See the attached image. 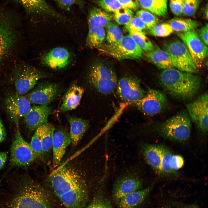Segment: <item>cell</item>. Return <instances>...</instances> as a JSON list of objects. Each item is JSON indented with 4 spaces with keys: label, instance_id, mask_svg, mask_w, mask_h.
<instances>
[{
    "label": "cell",
    "instance_id": "603a6c76",
    "mask_svg": "<svg viewBox=\"0 0 208 208\" xmlns=\"http://www.w3.org/2000/svg\"><path fill=\"white\" fill-rule=\"evenodd\" d=\"M84 93V90L75 83L73 84L65 94L60 108L63 112L75 109L77 107Z\"/></svg>",
    "mask_w": 208,
    "mask_h": 208
},
{
    "label": "cell",
    "instance_id": "7c38bea8",
    "mask_svg": "<svg viewBox=\"0 0 208 208\" xmlns=\"http://www.w3.org/2000/svg\"><path fill=\"white\" fill-rule=\"evenodd\" d=\"M176 34L186 45L196 67H201L208 55V47L200 39L197 32L193 29Z\"/></svg>",
    "mask_w": 208,
    "mask_h": 208
},
{
    "label": "cell",
    "instance_id": "b9f144b4",
    "mask_svg": "<svg viewBox=\"0 0 208 208\" xmlns=\"http://www.w3.org/2000/svg\"><path fill=\"white\" fill-rule=\"evenodd\" d=\"M125 25L126 29H131L143 33H144L143 30L146 29L144 23L137 16H134L129 22Z\"/></svg>",
    "mask_w": 208,
    "mask_h": 208
},
{
    "label": "cell",
    "instance_id": "ee69618b",
    "mask_svg": "<svg viewBox=\"0 0 208 208\" xmlns=\"http://www.w3.org/2000/svg\"><path fill=\"white\" fill-rule=\"evenodd\" d=\"M184 2L183 0H170V7L172 12L174 14L179 16L183 13Z\"/></svg>",
    "mask_w": 208,
    "mask_h": 208
},
{
    "label": "cell",
    "instance_id": "277c9868",
    "mask_svg": "<svg viewBox=\"0 0 208 208\" xmlns=\"http://www.w3.org/2000/svg\"><path fill=\"white\" fill-rule=\"evenodd\" d=\"M190 118L187 112L182 110L161 122L156 130L161 136L168 140L180 142L188 140L191 133Z\"/></svg>",
    "mask_w": 208,
    "mask_h": 208
},
{
    "label": "cell",
    "instance_id": "f907efd6",
    "mask_svg": "<svg viewBox=\"0 0 208 208\" xmlns=\"http://www.w3.org/2000/svg\"><path fill=\"white\" fill-rule=\"evenodd\" d=\"M183 208H198L196 206L193 205H189V206H185L183 207Z\"/></svg>",
    "mask_w": 208,
    "mask_h": 208
},
{
    "label": "cell",
    "instance_id": "83f0119b",
    "mask_svg": "<svg viewBox=\"0 0 208 208\" xmlns=\"http://www.w3.org/2000/svg\"><path fill=\"white\" fill-rule=\"evenodd\" d=\"M140 5L144 9L159 16L167 12V0H138Z\"/></svg>",
    "mask_w": 208,
    "mask_h": 208
},
{
    "label": "cell",
    "instance_id": "6da1fadb",
    "mask_svg": "<svg viewBox=\"0 0 208 208\" xmlns=\"http://www.w3.org/2000/svg\"><path fill=\"white\" fill-rule=\"evenodd\" d=\"M48 193L40 185L25 177L8 190L0 191V208H52Z\"/></svg>",
    "mask_w": 208,
    "mask_h": 208
},
{
    "label": "cell",
    "instance_id": "30bf717a",
    "mask_svg": "<svg viewBox=\"0 0 208 208\" xmlns=\"http://www.w3.org/2000/svg\"><path fill=\"white\" fill-rule=\"evenodd\" d=\"M44 76L42 73L34 67L27 65H21L15 69L12 77L16 92L22 95L25 94Z\"/></svg>",
    "mask_w": 208,
    "mask_h": 208
},
{
    "label": "cell",
    "instance_id": "4dcf8cb0",
    "mask_svg": "<svg viewBox=\"0 0 208 208\" xmlns=\"http://www.w3.org/2000/svg\"><path fill=\"white\" fill-rule=\"evenodd\" d=\"M126 30L129 32V35L135 43L143 51L147 52L153 49L154 45L144 33L131 29Z\"/></svg>",
    "mask_w": 208,
    "mask_h": 208
},
{
    "label": "cell",
    "instance_id": "8fae6325",
    "mask_svg": "<svg viewBox=\"0 0 208 208\" xmlns=\"http://www.w3.org/2000/svg\"><path fill=\"white\" fill-rule=\"evenodd\" d=\"M208 93L205 92L186 105L190 118L203 135H205L208 132Z\"/></svg>",
    "mask_w": 208,
    "mask_h": 208
},
{
    "label": "cell",
    "instance_id": "cb8c5ba5",
    "mask_svg": "<svg viewBox=\"0 0 208 208\" xmlns=\"http://www.w3.org/2000/svg\"><path fill=\"white\" fill-rule=\"evenodd\" d=\"M68 120L70 126L69 135L71 143L76 146L89 127L88 120L75 116H69Z\"/></svg>",
    "mask_w": 208,
    "mask_h": 208
},
{
    "label": "cell",
    "instance_id": "4316f807",
    "mask_svg": "<svg viewBox=\"0 0 208 208\" xmlns=\"http://www.w3.org/2000/svg\"><path fill=\"white\" fill-rule=\"evenodd\" d=\"M151 187L135 191L126 195L117 203L118 208H134L141 203L149 194Z\"/></svg>",
    "mask_w": 208,
    "mask_h": 208
},
{
    "label": "cell",
    "instance_id": "7a4b0ae2",
    "mask_svg": "<svg viewBox=\"0 0 208 208\" xmlns=\"http://www.w3.org/2000/svg\"><path fill=\"white\" fill-rule=\"evenodd\" d=\"M50 181L53 192L66 208H82L88 198L86 185L74 170L63 166L51 173Z\"/></svg>",
    "mask_w": 208,
    "mask_h": 208
},
{
    "label": "cell",
    "instance_id": "7dc6e473",
    "mask_svg": "<svg viewBox=\"0 0 208 208\" xmlns=\"http://www.w3.org/2000/svg\"><path fill=\"white\" fill-rule=\"evenodd\" d=\"M208 25L207 23L198 30L197 32L200 39L207 46L208 44Z\"/></svg>",
    "mask_w": 208,
    "mask_h": 208
},
{
    "label": "cell",
    "instance_id": "bcb514c9",
    "mask_svg": "<svg viewBox=\"0 0 208 208\" xmlns=\"http://www.w3.org/2000/svg\"><path fill=\"white\" fill-rule=\"evenodd\" d=\"M122 6L131 10L138 9L140 4L138 0H118Z\"/></svg>",
    "mask_w": 208,
    "mask_h": 208
},
{
    "label": "cell",
    "instance_id": "2e32d148",
    "mask_svg": "<svg viewBox=\"0 0 208 208\" xmlns=\"http://www.w3.org/2000/svg\"><path fill=\"white\" fill-rule=\"evenodd\" d=\"M141 180L138 176L131 173L120 176L115 181L113 185L112 196L117 203L122 198L135 191L141 189Z\"/></svg>",
    "mask_w": 208,
    "mask_h": 208
},
{
    "label": "cell",
    "instance_id": "f5cc1de1",
    "mask_svg": "<svg viewBox=\"0 0 208 208\" xmlns=\"http://www.w3.org/2000/svg\"></svg>",
    "mask_w": 208,
    "mask_h": 208
},
{
    "label": "cell",
    "instance_id": "d4e9b609",
    "mask_svg": "<svg viewBox=\"0 0 208 208\" xmlns=\"http://www.w3.org/2000/svg\"><path fill=\"white\" fill-rule=\"evenodd\" d=\"M152 50L147 52V60L159 68L165 69L174 67L169 54L163 49L154 44Z\"/></svg>",
    "mask_w": 208,
    "mask_h": 208
},
{
    "label": "cell",
    "instance_id": "60d3db41",
    "mask_svg": "<svg viewBox=\"0 0 208 208\" xmlns=\"http://www.w3.org/2000/svg\"><path fill=\"white\" fill-rule=\"evenodd\" d=\"M198 0H186L184 3L183 13L188 16H192L195 14L198 6Z\"/></svg>",
    "mask_w": 208,
    "mask_h": 208
},
{
    "label": "cell",
    "instance_id": "f35d334b",
    "mask_svg": "<svg viewBox=\"0 0 208 208\" xmlns=\"http://www.w3.org/2000/svg\"><path fill=\"white\" fill-rule=\"evenodd\" d=\"M96 3L103 10L109 13L114 12L123 7L118 0H98Z\"/></svg>",
    "mask_w": 208,
    "mask_h": 208
},
{
    "label": "cell",
    "instance_id": "e575fe53",
    "mask_svg": "<svg viewBox=\"0 0 208 208\" xmlns=\"http://www.w3.org/2000/svg\"><path fill=\"white\" fill-rule=\"evenodd\" d=\"M106 27L107 44H115L122 38L123 36L122 32L117 23L111 22Z\"/></svg>",
    "mask_w": 208,
    "mask_h": 208
},
{
    "label": "cell",
    "instance_id": "c3c4849f",
    "mask_svg": "<svg viewBox=\"0 0 208 208\" xmlns=\"http://www.w3.org/2000/svg\"><path fill=\"white\" fill-rule=\"evenodd\" d=\"M6 135V130L1 119L0 118V144L5 140Z\"/></svg>",
    "mask_w": 208,
    "mask_h": 208
},
{
    "label": "cell",
    "instance_id": "1f68e13d",
    "mask_svg": "<svg viewBox=\"0 0 208 208\" xmlns=\"http://www.w3.org/2000/svg\"><path fill=\"white\" fill-rule=\"evenodd\" d=\"M162 153L161 163L162 175H176V172L172 170L170 166V159L172 155L171 151L166 146L162 145Z\"/></svg>",
    "mask_w": 208,
    "mask_h": 208
},
{
    "label": "cell",
    "instance_id": "d590c367",
    "mask_svg": "<svg viewBox=\"0 0 208 208\" xmlns=\"http://www.w3.org/2000/svg\"><path fill=\"white\" fill-rule=\"evenodd\" d=\"M113 13V18L117 23L120 25L127 24L134 16L131 10L125 7L116 10Z\"/></svg>",
    "mask_w": 208,
    "mask_h": 208
},
{
    "label": "cell",
    "instance_id": "e0dca14e",
    "mask_svg": "<svg viewBox=\"0 0 208 208\" xmlns=\"http://www.w3.org/2000/svg\"><path fill=\"white\" fill-rule=\"evenodd\" d=\"M60 91L57 84L44 83L38 85L26 97L31 103L48 105L58 96Z\"/></svg>",
    "mask_w": 208,
    "mask_h": 208
},
{
    "label": "cell",
    "instance_id": "8d00e7d4",
    "mask_svg": "<svg viewBox=\"0 0 208 208\" xmlns=\"http://www.w3.org/2000/svg\"><path fill=\"white\" fill-rule=\"evenodd\" d=\"M136 16L139 17L145 24L146 29L150 30L158 24L159 21L157 18L151 12L145 10H138Z\"/></svg>",
    "mask_w": 208,
    "mask_h": 208
},
{
    "label": "cell",
    "instance_id": "9a60e30c",
    "mask_svg": "<svg viewBox=\"0 0 208 208\" xmlns=\"http://www.w3.org/2000/svg\"><path fill=\"white\" fill-rule=\"evenodd\" d=\"M4 106L7 114L16 127L19 126L20 119L28 112L31 105L26 96L15 92L7 95Z\"/></svg>",
    "mask_w": 208,
    "mask_h": 208
},
{
    "label": "cell",
    "instance_id": "3957f363",
    "mask_svg": "<svg viewBox=\"0 0 208 208\" xmlns=\"http://www.w3.org/2000/svg\"><path fill=\"white\" fill-rule=\"evenodd\" d=\"M159 79L162 87L170 95L185 101L195 95L201 83L198 76L173 68L164 69Z\"/></svg>",
    "mask_w": 208,
    "mask_h": 208
},
{
    "label": "cell",
    "instance_id": "681fc988",
    "mask_svg": "<svg viewBox=\"0 0 208 208\" xmlns=\"http://www.w3.org/2000/svg\"><path fill=\"white\" fill-rule=\"evenodd\" d=\"M8 156V153L5 151L0 152V170L4 166Z\"/></svg>",
    "mask_w": 208,
    "mask_h": 208
},
{
    "label": "cell",
    "instance_id": "8992f818",
    "mask_svg": "<svg viewBox=\"0 0 208 208\" xmlns=\"http://www.w3.org/2000/svg\"><path fill=\"white\" fill-rule=\"evenodd\" d=\"M10 148V165L12 167L25 168L29 166L37 158L30 144L22 136L17 126Z\"/></svg>",
    "mask_w": 208,
    "mask_h": 208
},
{
    "label": "cell",
    "instance_id": "52a82bcc",
    "mask_svg": "<svg viewBox=\"0 0 208 208\" xmlns=\"http://www.w3.org/2000/svg\"><path fill=\"white\" fill-rule=\"evenodd\" d=\"M169 55L174 66L183 72L194 73L198 69L186 45L176 40L166 44L163 49Z\"/></svg>",
    "mask_w": 208,
    "mask_h": 208
},
{
    "label": "cell",
    "instance_id": "5bb4252c",
    "mask_svg": "<svg viewBox=\"0 0 208 208\" xmlns=\"http://www.w3.org/2000/svg\"><path fill=\"white\" fill-rule=\"evenodd\" d=\"M134 104L144 114L149 116L157 114L162 111L167 104V99L162 92L149 89L145 96Z\"/></svg>",
    "mask_w": 208,
    "mask_h": 208
},
{
    "label": "cell",
    "instance_id": "5b68a950",
    "mask_svg": "<svg viewBox=\"0 0 208 208\" xmlns=\"http://www.w3.org/2000/svg\"><path fill=\"white\" fill-rule=\"evenodd\" d=\"M88 80L93 88L104 94L113 92L118 82L114 70L101 62L95 63L91 66L88 73Z\"/></svg>",
    "mask_w": 208,
    "mask_h": 208
},
{
    "label": "cell",
    "instance_id": "4fadbf2b",
    "mask_svg": "<svg viewBox=\"0 0 208 208\" xmlns=\"http://www.w3.org/2000/svg\"><path fill=\"white\" fill-rule=\"evenodd\" d=\"M116 89L120 99L127 103L134 104L142 98L146 93L141 87L140 81L132 76H126L120 79Z\"/></svg>",
    "mask_w": 208,
    "mask_h": 208
},
{
    "label": "cell",
    "instance_id": "9c48e42d",
    "mask_svg": "<svg viewBox=\"0 0 208 208\" xmlns=\"http://www.w3.org/2000/svg\"><path fill=\"white\" fill-rule=\"evenodd\" d=\"M101 48L103 51L119 60L138 59L142 57L143 54L142 50L129 35L123 36L119 42L115 44H107Z\"/></svg>",
    "mask_w": 208,
    "mask_h": 208
},
{
    "label": "cell",
    "instance_id": "d6986e66",
    "mask_svg": "<svg viewBox=\"0 0 208 208\" xmlns=\"http://www.w3.org/2000/svg\"><path fill=\"white\" fill-rule=\"evenodd\" d=\"M51 108L48 105H34L23 117L26 127L30 131H35L38 127L48 122Z\"/></svg>",
    "mask_w": 208,
    "mask_h": 208
},
{
    "label": "cell",
    "instance_id": "d6a6232c",
    "mask_svg": "<svg viewBox=\"0 0 208 208\" xmlns=\"http://www.w3.org/2000/svg\"><path fill=\"white\" fill-rule=\"evenodd\" d=\"M46 123L40 126L35 130L29 143L37 157L42 155V138Z\"/></svg>",
    "mask_w": 208,
    "mask_h": 208
},
{
    "label": "cell",
    "instance_id": "ba28073f",
    "mask_svg": "<svg viewBox=\"0 0 208 208\" xmlns=\"http://www.w3.org/2000/svg\"><path fill=\"white\" fill-rule=\"evenodd\" d=\"M14 16L7 9H0V61L11 50L16 40Z\"/></svg>",
    "mask_w": 208,
    "mask_h": 208
},
{
    "label": "cell",
    "instance_id": "816d5d0a",
    "mask_svg": "<svg viewBox=\"0 0 208 208\" xmlns=\"http://www.w3.org/2000/svg\"><path fill=\"white\" fill-rule=\"evenodd\" d=\"M184 1H185L186 0H183Z\"/></svg>",
    "mask_w": 208,
    "mask_h": 208
},
{
    "label": "cell",
    "instance_id": "7402d4cb",
    "mask_svg": "<svg viewBox=\"0 0 208 208\" xmlns=\"http://www.w3.org/2000/svg\"><path fill=\"white\" fill-rule=\"evenodd\" d=\"M140 149L148 163L157 174L162 175L161 170L162 145L143 143L140 145Z\"/></svg>",
    "mask_w": 208,
    "mask_h": 208
},
{
    "label": "cell",
    "instance_id": "484cf974",
    "mask_svg": "<svg viewBox=\"0 0 208 208\" xmlns=\"http://www.w3.org/2000/svg\"><path fill=\"white\" fill-rule=\"evenodd\" d=\"M113 14L96 7L89 10L88 15L89 27H106L113 18Z\"/></svg>",
    "mask_w": 208,
    "mask_h": 208
},
{
    "label": "cell",
    "instance_id": "f6af8a7d",
    "mask_svg": "<svg viewBox=\"0 0 208 208\" xmlns=\"http://www.w3.org/2000/svg\"><path fill=\"white\" fill-rule=\"evenodd\" d=\"M184 161L183 157L178 155H172L170 159V166L172 170L176 171L183 166Z\"/></svg>",
    "mask_w": 208,
    "mask_h": 208
},
{
    "label": "cell",
    "instance_id": "7bdbcfd3",
    "mask_svg": "<svg viewBox=\"0 0 208 208\" xmlns=\"http://www.w3.org/2000/svg\"><path fill=\"white\" fill-rule=\"evenodd\" d=\"M86 208H112L109 201L101 195L96 197Z\"/></svg>",
    "mask_w": 208,
    "mask_h": 208
},
{
    "label": "cell",
    "instance_id": "f1b7e54d",
    "mask_svg": "<svg viewBox=\"0 0 208 208\" xmlns=\"http://www.w3.org/2000/svg\"><path fill=\"white\" fill-rule=\"evenodd\" d=\"M105 36V31L103 28L89 27L86 44L90 48H99L101 46Z\"/></svg>",
    "mask_w": 208,
    "mask_h": 208
},
{
    "label": "cell",
    "instance_id": "ffe728a7",
    "mask_svg": "<svg viewBox=\"0 0 208 208\" xmlns=\"http://www.w3.org/2000/svg\"><path fill=\"white\" fill-rule=\"evenodd\" d=\"M70 143L69 133L66 130L60 129L55 131L52 148L53 151L52 164L54 167L59 164L67 147Z\"/></svg>",
    "mask_w": 208,
    "mask_h": 208
},
{
    "label": "cell",
    "instance_id": "74e56055",
    "mask_svg": "<svg viewBox=\"0 0 208 208\" xmlns=\"http://www.w3.org/2000/svg\"><path fill=\"white\" fill-rule=\"evenodd\" d=\"M173 30L168 23L157 24L149 32L150 35L158 37H166L169 36Z\"/></svg>",
    "mask_w": 208,
    "mask_h": 208
},
{
    "label": "cell",
    "instance_id": "44dd1931",
    "mask_svg": "<svg viewBox=\"0 0 208 208\" xmlns=\"http://www.w3.org/2000/svg\"><path fill=\"white\" fill-rule=\"evenodd\" d=\"M70 55L68 51L62 47L55 48L42 57V62L49 68L55 70L61 69L68 64Z\"/></svg>",
    "mask_w": 208,
    "mask_h": 208
},
{
    "label": "cell",
    "instance_id": "ab89813d",
    "mask_svg": "<svg viewBox=\"0 0 208 208\" xmlns=\"http://www.w3.org/2000/svg\"><path fill=\"white\" fill-rule=\"evenodd\" d=\"M61 9L66 11H70L72 7L76 5L81 8L83 7V0H53Z\"/></svg>",
    "mask_w": 208,
    "mask_h": 208
},
{
    "label": "cell",
    "instance_id": "ac0fdd59",
    "mask_svg": "<svg viewBox=\"0 0 208 208\" xmlns=\"http://www.w3.org/2000/svg\"><path fill=\"white\" fill-rule=\"evenodd\" d=\"M31 15L49 16L58 19L63 17L45 0H15Z\"/></svg>",
    "mask_w": 208,
    "mask_h": 208
},
{
    "label": "cell",
    "instance_id": "f546056e",
    "mask_svg": "<svg viewBox=\"0 0 208 208\" xmlns=\"http://www.w3.org/2000/svg\"><path fill=\"white\" fill-rule=\"evenodd\" d=\"M168 23L173 31L177 32H183L195 29L199 25L198 23L196 21L177 18L171 19Z\"/></svg>",
    "mask_w": 208,
    "mask_h": 208
},
{
    "label": "cell",
    "instance_id": "836d02e7",
    "mask_svg": "<svg viewBox=\"0 0 208 208\" xmlns=\"http://www.w3.org/2000/svg\"><path fill=\"white\" fill-rule=\"evenodd\" d=\"M55 127L48 122L46 123L42 138V154L49 152L52 148Z\"/></svg>",
    "mask_w": 208,
    "mask_h": 208
}]
</instances>
